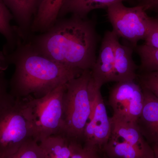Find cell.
Here are the masks:
<instances>
[{
	"label": "cell",
	"instance_id": "obj_17",
	"mask_svg": "<svg viewBox=\"0 0 158 158\" xmlns=\"http://www.w3.org/2000/svg\"><path fill=\"white\" fill-rule=\"evenodd\" d=\"M136 49L140 58L141 70L144 72H158V48L144 44L137 46Z\"/></svg>",
	"mask_w": 158,
	"mask_h": 158
},
{
	"label": "cell",
	"instance_id": "obj_10",
	"mask_svg": "<svg viewBox=\"0 0 158 158\" xmlns=\"http://www.w3.org/2000/svg\"><path fill=\"white\" fill-rule=\"evenodd\" d=\"M17 24L20 37L24 38L31 26L41 0H3Z\"/></svg>",
	"mask_w": 158,
	"mask_h": 158
},
{
	"label": "cell",
	"instance_id": "obj_19",
	"mask_svg": "<svg viewBox=\"0 0 158 158\" xmlns=\"http://www.w3.org/2000/svg\"><path fill=\"white\" fill-rule=\"evenodd\" d=\"M140 85L151 92L158 98V72H144L139 77Z\"/></svg>",
	"mask_w": 158,
	"mask_h": 158
},
{
	"label": "cell",
	"instance_id": "obj_24",
	"mask_svg": "<svg viewBox=\"0 0 158 158\" xmlns=\"http://www.w3.org/2000/svg\"><path fill=\"white\" fill-rule=\"evenodd\" d=\"M108 158L107 157V156H103V157H100V158Z\"/></svg>",
	"mask_w": 158,
	"mask_h": 158
},
{
	"label": "cell",
	"instance_id": "obj_20",
	"mask_svg": "<svg viewBox=\"0 0 158 158\" xmlns=\"http://www.w3.org/2000/svg\"><path fill=\"white\" fill-rule=\"evenodd\" d=\"M145 40L146 45L158 48V18H152L149 32Z\"/></svg>",
	"mask_w": 158,
	"mask_h": 158
},
{
	"label": "cell",
	"instance_id": "obj_9",
	"mask_svg": "<svg viewBox=\"0 0 158 158\" xmlns=\"http://www.w3.org/2000/svg\"><path fill=\"white\" fill-rule=\"evenodd\" d=\"M118 37L113 31L105 33L98 57L91 70V79L96 88L101 89L106 83L113 82L115 48Z\"/></svg>",
	"mask_w": 158,
	"mask_h": 158
},
{
	"label": "cell",
	"instance_id": "obj_3",
	"mask_svg": "<svg viewBox=\"0 0 158 158\" xmlns=\"http://www.w3.org/2000/svg\"><path fill=\"white\" fill-rule=\"evenodd\" d=\"M31 139L33 131L26 98L0 97V158H7Z\"/></svg>",
	"mask_w": 158,
	"mask_h": 158
},
{
	"label": "cell",
	"instance_id": "obj_2",
	"mask_svg": "<svg viewBox=\"0 0 158 158\" xmlns=\"http://www.w3.org/2000/svg\"><path fill=\"white\" fill-rule=\"evenodd\" d=\"M98 35L94 23L72 15L59 19L30 42L36 51L66 67L91 70L96 60Z\"/></svg>",
	"mask_w": 158,
	"mask_h": 158
},
{
	"label": "cell",
	"instance_id": "obj_18",
	"mask_svg": "<svg viewBox=\"0 0 158 158\" xmlns=\"http://www.w3.org/2000/svg\"><path fill=\"white\" fill-rule=\"evenodd\" d=\"M7 158H45L39 142L34 139L26 142L16 152Z\"/></svg>",
	"mask_w": 158,
	"mask_h": 158
},
{
	"label": "cell",
	"instance_id": "obj_6",
	"mask_svg": "<svg viewBox=\"0 0 158 158\" xmlns=\"http://www.w3.org/2000/svg\"><path fill=\"white\" fill-rule=\"evenodd\" d=\"M107 15L113 31L118 37L128 41L134 49L138 43L145 40L149 32L152 18L149 17L141 5L127 7L123 2L116 3L107 8Z\"/></svg>",
	"mask_w": 158,
	"mask_h": 158
},
{
	"label": "cell",
	"instance_id": "obj_22",
	"mask_svg": "<svg viewBox=\"0 0 158 158\" xmlns=\"http://www.w3.org/2000/svg\"><path fill=\"white\" fill-rule=\"evenodd\" d=\"M141 6L145 10L150 9H158V0H141Z\"/></svg>",
	"mask_w": 158,
	"mask_h": 158
},
{
	"label": "cell",
	"instance_id": "obj_14",
	"mask_svg": "<svg viewBox=\"0 0 158 158\" xmlns=\"http://www.w3.org/2000/svg\"><path fill=\"white\" fill-rule=\"evenodd\" d=\"M125 0H66L59 15L58 19L68 14L86 18L90 11L94 9L107 8Z\"/></svg>",
	"mask_w": 158,
	"mask_h": 158
},
{
	"label": "cell",
	"instance_id": "obj_21",
	"mask_svg": "<svg viewBox=\"0 0 158 158\" xmlns=\"http://www.w3.org/2000/svg\"><path fill=\"white\" fill-rule=\"evenodd\" d=\"M9 84L7 81L2 71H0V97L9 92Z\"/></svg>",
	"mask_w": 158,
	"mask_h": 158
},
{
	"label": "cell",
	"instance_id": "obj_16",
	"mask_svg": "<svg viewBox=\"0 0 158 158\" xmlns=\"http://www.w3.org/2000/svg\"><path fill=\"white\" fill-rule=\"evenodd\" d=\"M13 17L3 0H0V34L5 37L7 45L4 53L13 50L20 39L17 28L11 25Z\"/></svg>",
	"mask_w": 158,
	"mask_h": 158
},
{
	"label": "cell",
	"instance_id": "obj_5",
	"mask_svg": "<svg viewBox=\"0 0 158 158\" xmlns=\"http://www.w3.org/2000/svg\"><path fill=\"white\" fill-rule=\"evenodd\" d=\"M66 84L59 86L45 96L26 97L33 131V139L40 142L62 134L64 95Z\"/></svg>",
	"mask_w": 158,
	"mask_h": 158
},
{
	"label": "cell",
	"instance_id": "obj_13",
	"mask_svg": "<svg viewBox=\"0 0 158 158\" xmlns=\"http://www.w3.org/2000/svg\"><path fill=\"white\" fill-rule=\"evenodd\" d=\"M142 89L144 106L138 124L141 123L148 136L154 143L158 141V98L147 89Z\"/></svg>",
	"mask_w": 158,
	"mask_h": 158
},
{
	"label": "cell",
	"instance_id": "obj_12",
	"mask_svg": "<svg viewBox=\"0 0 158 158\" xmlns=\"http://www.w3.org/2000/svg\"><path fill=\"white\" fill-rule=\"evenodd\" d=\"M66 0H41L35 15L31 31L44 33L58 19L59 12Z\"/></svg>",
	"mask_w": 158,
	"mask_h": 158
},
{
	"label": "cell",
	"instance_id": "obj_15",
	"mask_svg": "<svg viewBox=\"0 0 158 158\" xmlns=\"http://www.w3.org/2000/svg\"><path fill=\"white\" fill-rule=\"evenodd\" d=\"M102 151L109 158H154L134 144L112 133Z\"/></svg>",
	"mask_w": 158,
	"mask_h": 158
},
{
	"label": "cell",
	"instance_id": "obj_8",
	"mask_svg": "<svg viewBox=\"0 0 158 158\" xmlns=\"http://www.w3.org/2000/svg\"><path fill=\"white\" fill-rule=\"evenodd\" d=\"M144 103L143 89L135 81L116 83L110 90L109 103L115 118L138 123Z\"/></svg>",
	"mask_w": 158,
	"mask_h": 158
},
{
	"label": "cell",
	"instance_id": "obj_23",
	"mask_svg": "<svg viewBox=\"0 0 158 158\" xmlns=\"http://www.w3.org/2000/svg\"><path fill=\"white\" fill-rule=\"evenodd\" d=\"M152 149L153 151L154 158H158V141L154 143Z\"/></svg>",
	"mask_w": 158,
	"mask_h": 158
},
{
	"label": "cell",
	"instance_id": "obj_1",
	"mask_svg": "<svg viewBox=\"0 0 158 158\" xmlns=\"http://www.w3.org/2000/svg\"><path fill=\"white\" fill-rule=\"evenodd\" d=\"M0 59L1 71L11 64L15 66L9 92L18 98H41L84 71L55 62L40 54L30 42L20 40L14 50L2 54Z\"/></svg>",
	"mask_w": 158,
	"mask_h": 158
},
{
	"label": "cell",
	"instance_id": "obj_7",
	"mask_svg": "<svg viewBox=\"0 0 158 158\" xmlns=\"http://www.w3.org/2000/svg\"><path fill=\"white\" fill-rule=\"evenodd\" d=\"M89 87L92 96V111L85 127L82 143L85 147L99 152L107 142L112 131L109 117L100 88H96L90 78Z\"/></svg>",
	"mask_w": 158,
	"mask_h": 158
},
{
	"label": "cell",
	"instance_id": "obj_4",
	"mask_svg": "<svg viewBox=\"0 0 158 158\" xmlns=\"http://www.w3.org/2000/svg\"><path fill=\"white\" fill-rule=\"evenodd\" d=\"M91 70H85L66 84L62 134L82 143L85 127L92 111L89 83Z\"/></svg>",
	"mask_w": 158,
	"mask_h": 158
},
{
	"label": "cell",
	"instance_id": "obj_11",
	"mask_svg": "<svg viewBox=\"0 0 158 158\" xmlns=\"http://www.w3.org/2000/svg\"><path fill=\"white\" fill-rule=\"evenodd\" d=\"M134 48L123 45L118 40L115 48L113 82L135 81L137 78V65L133 59Z\"/></svg>",
	"mask_w": 158,
	"mask_h": 158
}]
</instances>
